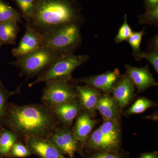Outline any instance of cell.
Instances as JSON below:
<instances>
[{
  "label": "cell",
  "instance_id": "obj_13",
  "mask_svg": "<svg viewBox=\"0 0 158 158\" xmlns=\"http://www.w3.org/2000/svg\"><path fill=\"white\" fill-rule=\"evenodd\" d=\"M126 74L130 77L138 93L143 92L148 88L158 86L150 70L149 66L137 67L129 64L125 65Z\"/></svg>",
  "mask_w": 158,
  "mask_h": 158
},
{
  "label": "cell",
  "instance_id": "obj_21",
  "mask_svg": "<svg viewBox=\"0 0 158 158\" xmlns=\"http://www.w3.org/2000/svg\"><path fill=\"white\" fill-rule=\"evenodd\" d=\"M19 89L20 88L15 91H9L0 81V128L3 127V118L9 104L8 100L9 98L15 94L19 93Z\"/></svg>",
  "mask_w": 158,
  "mask_h": 158
},
{
  "label": "cell",
  "instance_id": "obj_16",
  "mask_svg": "<svg viewBox=\"0 0 158 158\" xmlns=\"http://www.w3.org/2000/svg\"><path fill=\"white\" fill-rule=\"evenodd\" d=\"M52 109L60 123L69 127L82 111L78 99L58 105Z\"/></svg>",
  "mask_w": 158,
  "mask_h": 158
},
{
  "label": "cell",
  "instance_id": "obj_33",
  "mask_svg": "<svg viewBox=\"0 0 158 158\" xmlns=\"http://www.w3.org/2000/svg\"><path fill=\"white\" fill-rule=\"evenodd\" d=\"M2 44H0V48H1V47H2Z\"/></svg>",
  "mask_w": 158,
  "mask_h": 158
},
{
  "label": "cell",
  "instance_id": "obj_31",
  "mask_svg": "<svg viewBox=\"0 0 158 158\" xmlns=\"http://www.w3.org/2000/svg\"><path fill=\"white\" fill-rule=\"evenodd\" d=\"M139 158H158L157 152H144L141 154Z\"/></svg>",
  "mask_w": 158,
  "mask_h": 158
},
{
  "label": "cell",
  "instance_id": "obj_8",
  "mask_svg": "<svg viewBox=\"0 0 158 158\" xmlns=\"http://www.w3.org/2000/svg\"><path fill=\"white\" fill-rule=\"evenodd\" d=\"M121 138L102 132L99 128L88 136L85 146L94 152H109L119 150Z\"/></svg>",
  "mask_w": 158,
  "mask_h": 158
},
{
  "label": "cell",
  "instance_id": "obj_28",
  "mask_svg": "<svg viewBox=\"0 0 158 158\" xmlns=\"http://www.w3.org/2000/svg\"><path fill=\"white\" fill-rule=\"evenodd\" d=\"M27 20L33 11L35 0H15Z\"/></svg>",
  "mask_w": 158,
  "mask_h": 158
},
{
  "label": "cell",
  "instance_id": "obj_12",
  "mask_svg": "<svg viewBox=\"0 0 158 158\" xmlns=\"http://www.w3.org/2000/svg\"><path fill=\"white\" fill-rule=\"evenodd\" d=\"M118 110L121 111L129 104L135 95V86L127 74L120 76L111 91Z\"/></svg>",
  "mask_w": 158,
  "mask_h": 158
},
{
  "label": "cell",
  "instance_id": "obj_20",
  "mask_svg": "<svg viewBox=\"0 0 158 158\" xmlns=\"http://www.w3.org/2000/svg\"><path fill=\"white\" fill-rule=\"evenodd\" d=\"M10 21L21 22L20 14L3 0H0V23Z\"/></svg>",
  "mask_w": 158,
  "mask_h": 158
},
{
  "label": "cell",
  "instance_id": "obj_24",
  "mask_svg": "<svg viewBox=\"0 0 158 158\" xmlns=\"http://www.w3.org/2000/svg\"><path fill=\"white\" fill-rule=\"evenodd\" d=\"M133 56L137 61L144 59L147 60L154 69L155 71L158 73V51H141L137 54H132Z\"/></svg>",
  "mask_w": 158,
  "mask_h": 158
},
{
  "label": "cell",
  "instance_id": "obj_27",
  "mask_svg": "<svg viewBox=\"0 0 158 158\" xmlns=\"http://www.w3.org/2000/svg\"><path fill=\"white\" fill-rule=\"evenodd\" d=\"M145 27L142 29L141 31L138 32H133L127 41L130 44L133 49L132 54H137L141 52L140 46L142 37L145 34L144 33Z\"/></svg>",
  "mask_w": 158,
  "mask_h": 158
},
{
  "label": "cell",
  "instance_id": "obj_34",
  "mask_svg": "<svg viewBox=\"0 0 158 158\" xmlns=\"http://www.w3.org/2000/svg\"><path fill=\"white\" fill-rule=\"evenodd\" d=\"M0 158H5L2 157V156H0Z\"/></svg>",
  "mask_w": 158,
  "mask_h": 158
},
{
  "label": "cell",
  "instance_id": "obj_25",
  "mask_svg": "<svg viewBox=\"0 0 158 158\" xmlns=\"http://www.w3.org/2000/svg\"><path fill=\"white\" fill-rule=\"evenodd\" d=\"M127 20V14H125L123 23L118 29V33L114 38L116 43L119 44L123 41H127L132 34V30L128 23Z\"/></svg>",
  "mask_w": 158,
  "mask_h": 158
},
{
  "label": "cell",
  "instance_id": "obj_4",
  "mask_svg": "<svg viewBox=\"0 0 158 158\" xmlns=\"http://www.w3.org/2000/svg\"><path fill=\"white\" fill-rule=\"evenodd\" d=\"M89 57L88 55H63L40 74L37 79L28 86L31 87L37 83L51 81L68 82L72 78L74 70L87 62Z\"/></svg>",
  "mask_w": 158,
  "mask_h": 158
},
{
  "label": "cell",
  "instance_id": "obj_6",
  "mask_svg": "<svg viewBox=\"0 0 158 158\" xmlns=\"http://www.w3.org/2000/svg\"><path fill=\"white\" fill-rule=\"evenodd\" d=\"M76 88L68 82L51 81L46 82L41 101L42 103L52 109L67 102L77 100Z\"/></svg>",
  "mask_w": 158,
  "mask_h": 158
},
{
  "label": "cell",
  "instance_id": "obj_22",
  "mask_svg": "<svg viewBox=\"0 0 158 158\" xmlns=\"http://www.w3.org/2000/svg\"><path fill=\"white\" fill-rule=\"evenodd\" d=\"M155 106V102L145 98H138L126 111L128 115L144 113L146 110Z\"/></svg>",
  "mask_w": 158,
  "mask_h": 158
},
{
  "label": "cell",
  "instance_id": "obj_19",
  "mask_svg": "<svg viewBox=\"0 0 158 158\" xmlns=\"http://www.w3.org/2000/svg\"><path fill=\"white\" fill-rule=\"evenodd\" d=\"M17 135L6 128H1L0 133V156H9L11 148L18 140Z\"/></svg>",
  "mask_w": 158,
  "mask_h": 158
},
{
  "label": "cell",
  "instance_id": "obj_9",
  "mask_svg": "<svg viewBox=\"0 0 158 158\" xmlns=\"http://www.w3.org/2000/svg\"><path fill=\"white\" fill-rule=\"evenodd\" d=\"M43 35L27 24L24 34L19 45L11 50V53L16 59L25 56L43 47Z\"/></svg>",
  "mask_w": 158,
  "mask_h": 158
},
{
  "label": "cell",
  "instance_id": "obj_35",
  "mask_svg": "<svg viewBox=\"0 0 158 158\" xmlns=\"http://www.w3.org/2000/svg\"><path fill=\"white\" fill-rule=\"evenodd\" d=\"M0 133H1V128H0Z\"/></svg>",
  "mask_w": 158,
  "mask_h": 158
},
{
  "label": "cell",
  "instance_id": "obj_1",
  "mask_svg": "<svg viewBox=\"0 0 158 158\" xmlns=\"http://www.w3.org/2000/svg\"><path fill=\"white\" fill-rule=\"evenodd\" d=\"M60 124L52 110L43 103H9L2 121L3 127L23 138L30 136L47 138Z\"/></svg>",
  "mask_w": 158,
  "mask_h": 158
},
{
  "label": "cell",
  "instance_id": "obj_2",
  "mask_svg": "<svg viewBox=\"0 0 158 158\" xmlns=\"http://www.w3.org/2000/svg\"><path fill=\"white\" fill-rule=\"evenodd\" d=\"M27 24L44 34L68 23H84L78 0H35Z\"/></svg>",
  "mask_w": 158,
  "mask_h": 158
},
{
  "label": "cell",
  "instance_id": "obj_32",
  "mask_svg": "<svg viewBox=\"0 0 158 158\" xmlns=\"http://www.w3.org/2000/svg\"><path fill=\"white\" fill-rule=\"evenodd\" d=\"M85 158H101L98 154L96 152H94L90 155L86 157Z\"/></svg>",
  "mask_w": 158,
  "mask_h": 158
},
{
  "label": "cell",
  "instance_id": "obj_29",
  "mask_svg": "<svg viewBox=\"0 0 158 158\" xmlns=\"http://www.w3.org/2000/svg\"><path fill=\"white\" fill-rule=\"evenodd\" d=\"M147 51H158V36L156 34L149 40V44L148 45Z\"/></svg>",
  "mask_w": 158,
  "mask_h": 158
},
{
  "label": "cell",
  "instance_id": "obj_11",
  "mask_svg": "<svg viewBox=\"0 0 158 158\" xmlns=\"http://www.w3.org/2000/svg\"><path fill=\"white\" fill-rule=\"evenodd\" d=\"M120 76L118 69H115L113 71H109L100 74L74 80L73 81L83 83L105 93H109L111 92Z\"/></svg>",
  "mask_w": 158,
  "mask_h": 158
},
{
  "label": "cell",
  "instance_id": "obj_26",
  "mask_svg": "<svg viewBox=\"0 0 158 158\" xmlns=\"http://www.w3.org/2000/svg\"><path fill=\"white\" fill-rule=\"evenodd\" d=\"M33 154L26 145L17 141L11 148L9 156L14 158H25Z\"/></svg>",
  "mask_w": 158,
  "mask_h": 158
},
{
  "label": "cell",
  "instance_id": "obj_10",
  "mask_svg": "<svg viewBox=\"0 0 158 158\" xmlns=\"http://www.w3.org/2000/svg\"><path fill=\"white\" fill-rule=\"evenodd\" d=\"M24 140L32 153L40 158H67L46 138L30 136L24 138Z\"/></svg>",
  "mask_w": 158,
  "mask_h": 158
},
{
  "label": "cell",
  "instance_id": "obj_14",
  "mask_svg": "<svg viewBox=\"0 0 158 158\" xmlns=\"http://www.w3.org/2000/svg\"><path fill=\"white\" fill-rule=\"evenodd\" d=\"M97 122L96 120L91 118L90 113L86 110L81 111L76 118L72 131L81 148L85 147L88 136Z\"/></svg>",
  "mask_w": 158,
  "mask_h": 158
},
{
  "label": "cell",
  "instance_id": "obj_17",
  "mask_svg": "<svg viewBox=\"0 0 158 158\" xmlns=\"http://www.w3.org/2000/svg\"><path fill=\"white\" fill-rule=\"evenodd\" d=\"M96 110L101 114L104 120L119 119L117 105L113 97L108 93L100 96L97 105Z\"/></svg>",
  "mask_w": 158,
  "mask_h": 158
},
{
  "label": "cell",
  "instance_id": "obj_23",
  "mask_svg": "<svg viewBox=\"0 0 158 158\" xmlns=\"http://www.w3.org/2000/svg\"><path fill=\"white\" fill-rule=\"evenodd\" d=\"M139 24L153 25L157 27L158 26V6L138 16Z\"/></svg>",
  "mask_w": 158,
  "mask_h": 158
},
{
  "label": "cell",
  "instance_id": "obj_7",
  "mask_svg": "<svg viewBox=\"0 0 158 158\" xmlns=\"http://www.w3.org/2000/svg\"><path fill=\"white\" fill-rule=\"evenodd\" d=\"M64 156L71 158L81 148L72 130L68 127L59 126L46 138Z\"/></svg>",
  "mask_w": 158,
  "mask_h": 158
},
{
  "label": "cell",
  "instance_id": "obj_30",
  "mask_svg": "<svg viewBox=\"0 0 158 158\" xmlns=\"http://www.w3.org/2000/svg\"><path fill=\"white\" fill-rule=\"evenodd\" d=\"M144 6L145 10L153 9L158 6V0H144Z\"/></svg>",
  "mask_w": 158,
  "mask_h": 158
},
{
  "label": "cell",
  "instance_id": "obj_18",
  "mask_svg": "<svg viewBox=\"0 0 158 158\" xmlns=\"http://www.w3.org/2000/svg\"><path fill=\"white\" fill-rule=\"evenodd\" d=\"M19 31L18 23L10 21L0 23V44L15 45Z\"/></svg>",
  "mask_w": 158,
  "mask_h": 158
},
{
  "label": "cell",
  "instance_id": "obj_5",
  "mask_svg": "<svg viewBox=\"0 0 158 158\" xmlns=\"http://www.w3.org/2000/svg\"><path fill=\"white\" fill-rule=\"evenodd\" d=\"M63 55L43 46L11 62L19 70L22 76L33 77L40 74L53 62Z\"/></svg>",
  "mask_w": 158,
  "mask_h": 158
},
{
  "label": "cell",
  "instance_id": "obj_15",
  "mask_svg": "<svg viewBox=\"0 0 158 158\" xmlns=\"http://www.w3.org/2000/svg\"><path fill=\"white\" fill-rule=\"evenodd\" d=\"M78 100L82 108L94 115L97 105L102 94L100 90L88 85H78L75 88Z\"/></svg>",
  "mask_w": 158,
  "mask_h": 158
},
{
  "label": "cell",
  "instance_id": "obj_3",
  "mask_svg": "<svg viewBox=\"0 0 158 158\" xmlns=\"http://www.w3.org/2000/svg\"><path fill=\"white\" fill-rule=\"evenodd\" d=\"M83 23H68L42 34L43 46L62 55L74 54L82 41L81 27Z\"/></svg>",
  "mask_w": 158,
  "mask_h": 158
}]
</instances>
